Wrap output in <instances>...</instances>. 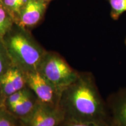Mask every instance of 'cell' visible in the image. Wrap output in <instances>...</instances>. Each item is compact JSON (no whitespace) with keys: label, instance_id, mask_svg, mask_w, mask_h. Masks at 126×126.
Masks as SVG:
<instances>
[{"label":"cell","instance_id":"obj_1","mask_svg":"<svg viewBox=\"0 0 126 126\" xmlns=\"http://www.w3.org/2000/svg\"><path fill=\"white\" fill-rule=\"evenodd\" d=\"M59 107L65 119L111 124L106 100L91 72H79L76 79L63 91Z\"/></svg>","mask_w":126,"mask_h":126},{"label":"cell","instance_id":"obj_2","mask_svg":"<svg viewBox=\"0 0 126 126\" xmlns=\"http://www.w3.org/2000/svg\"><path fill=\"white\" fill-rule=\"evenodd\" d=\"M2 41L14 65L25 72L37 71L47 51L28 29L15 23Z\"/></svg>","mask_w":126,"mask_h":126},{"label":"cell","instance_id":"obj_3","mask_svg":"<svg viewBox=\"0 0 126 126\" xmlns=\"http://www.w3.org/2000/svg\"><path fill=\"white\" fill-rule=\"evenodd\" d=\"M37 71L62 92L76 79L79 72L72 68L59 53L48 51L41 61Z\"/></svg>","mask_w":126,"mask_h":126},{"label":"cell","instance_id":"obj_4","mask_svg":"<svg viewBox=\"0 0 126 126\" xmlns=\"http://www.w3.org/2000/svg\"><path fill=\"white\" fill-rule=\"evenodd\" d=\"M26 73V85L42 103L59 106L62 91L46 79L38 71Z\"/></svg>","mask_w":126,"mask_h":126},{"label":"cell","instance_id":"obj_5","mask_svg":"<svg viewBox=\"0 0 126 126\" xmlns=\"http://www.w3.org/2000/svg\"><path fill=\"white\" fill-rule=\"evenodd\" d=\"M65 119L59 106H53L39 101L32 114L21 126H59Z\"/></svg>","mask_w":126,"mask_h":126},{"label":"cell","instance_id":"obj_6","mask_svg":"<svg viewBox=\"0 0 126 126\" xmlns=\"http://www.w3.org/2000/svg\"><path fill=\"white\" fill-rule=\"evenodd\" d=\"M46 6L45 0H28L20 9L15 24L28 30L34 27L43 18Z\"/></svg>","mask_w":126,"mask_h":126},{"label":"cell","instance_id":"obj_7","mask_svg":"<svg viewBox=\"0 0 126 126\" xmlns=\"http://www.w3.org/2000/svg\"><path fill=\"white\" fill-rule=\"evenodd\" d=\"M106 100L111 116L110 126H126V87L110 94Z\"/></svg>","mask_w":126,"mask_h":126},{"label":"cell","instance_id":"obj_8","mask_svg":"<svg viewBox=\"0 0 126 126\" xmlns=\"http://www.w3.org/2000/svg\"><path fill=\"white\" fill-rule=\"evenodd\" d=\"M0 85L7 97L27 86L26 73L13 65L0 78Z\"/></svg>","mask_w":126,"mask_h":126},{"label":"cell","instance_id":"obj_9","mask_svg":"<svg viewBox=\"0 0 126 126\" xmlns=\"http://www.w3.org/2000/svg\"><path fill=\"white\" fill-rule=\"evenodd\" d=\"M39 100L35 94L30 89L28 94L21 101L10 108H6L14 116L24 122L34 111Z\"/></svg>","mask_w":126,"mask_h":126},{"label":"cell","instance_id":"obj_10","mask_svg":"<svg viewBox=\"0 0 126 126\" xmlns=\"http://www.w3.org/2000/svg\"><path fill=\"white\" fill-rule=\"evenodd\" d=\"M15 22L12 16L2 6H0V41H2Z\"/></svg>","mask_w":126,"mask_h":126},{"label":"cell","instance_id":"obj_11","mask_svg":"<svg viewBox=\"0 0 126 126\" xmlns=\"http://www.w3.org/2000/svg\"><path fill=\"white\" fill-rule=\"evenodd\" d=\"M14 65L3 41H0V78Z\"/></svg>","mask_w":126,"mask_h":126},{"label":"cell","instance_id":"obj_12","mask_svg":"<svg viewBox=\"0 0 126 126\" xmlns=\"http://www.w3.org/2000/svg\"><path fill=\"white\" fill-rule=\"evenodd\" d=\"M0 126H21V123L3 107L0 108Z\"/></svg>","mask_w":126,"mask_h":126},{"label":"cell","instance_id":"obj_13","mask_svg":"<svg viewBox=\"0 0 126 126\" xmlns=\"http://www.w3.org/2000/svg\"><path fill=\"white\" fill-rule=\"evenodd\" d=\"M111 7L110 16L113 20H117L126 12V0H108Z\"/></svg>","mask_w":126,"mask_h":126},{"label":"cell","instance_id":"obj_14","mask_svg":"<svg viewBox=\"0 0 126 126\" xmlns=\"http://www.w3.org/2000/svg\"><path fill=\"white\" fill-rule=\"evenodd\" d=\"M30 90V88L28 86H26L22 90L17 91L11 95L8 96L6 97L5 102V106L6 108H10L16 103L21 101L28 94V92Z\"/></svg>","mask_w":126,"mask_h":126},{"label":"cell","instance_id":"obj_15","mask_svg":"<svg viewBox=\"0 0 126 126\" xmlns=\"http://www.w3.org/2000/svg\"><path fill=\"white\" fill-rule=\"evenodd\" d=\"M59 126H110V124L103 123L82 122L73 120L64 119Z\"/></svg>","mask_w":126,"mask_h":126},{"label":"cell","instance_id":"obj_16","mask_svg":"<svg viewBox=\"0 0 126 126\" xmlns=\"http://www.w3.org/2000/svg\"><path fill=\"white\" fill-rule=\"evenodd\" d=\"M6 96L5 95L3 90L1 88V85H0V108L5 107V102Z\"/></svg>","mask_w":126,"mask_h":126},{"label":"cell","instance_id":"obj_17","mask_svg":"<svg viewBox=\"0 0 126 126\" xmlns=\"http://www.w3.org/2000/svg\"><path fill=\"white\" fill-rule=\"evenodd\" d=\"M0 6H2V0H0Z\"/></svg>","mask_w":126,"mask_h":126},{"label":"cell","instance_id":"obj_18","mask_svg":"<svg viewBox=\"0 0 126 126\" xmlns=\"http://www.w3.org/2000/svg\"><path fill=\"white\" fill-rule=\"evenodd\" d=\"M124 44H125V46H126V37L125 38V40H124Z\"/></svg>","mask_w":126,"mask_h":126},{"label":"cell","instance_id":"obj_19","mask_svg":"<svg viewBox=\"0 0 126 126\" xmlns=\"http://www.w3.org/2000/svg\"><path fill=\"white\" fill-rule=\"evenodd\" d=\"M45 1H47V0H45Z\"/></svg>","mask_w":126,"mask_h":126}]
</instances>
